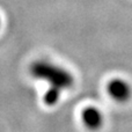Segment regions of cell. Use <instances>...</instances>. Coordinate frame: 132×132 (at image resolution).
Instances as JSON below:
<instances>
[{
  "label": "cell",
  "mask_w": 132,
  "mask_h": 132,
  "mask_svg": "<svg viewBox=\"0 0 132 132\" xmlns=\"http://www.w3.org/2000/svg\"><path fill=\"white\" fill-rule=\"evenodd\" d=\"M30 72L35 78L44 79L51 85V88L44 96L46 104H55L59 98V94L65 88L72 86L73 77L71 73L59 66L52 65L48 62H37L31 65Z\"/></svg>",
  "instance_id": "cell-1"
},
{
  "label": "cell",
  "mask_w": 132,
  "mask_h": 132,
  "mask_svg": "<svg viewBox=\"0 0 132 132\" xmlns=\"http://www.w3.org/2000/svg\"><path fill=\"white\" fill-rule=\"evenodd\" d=\"M108 93L118 102H125L131 96V87L122 79H114L108 84Z\"/></svg>",
  "instance_id": "cell-2"
},
{
  "label": "cell",
  "mask_w": 132,
  "mask_h": 132,
  "mask_svg": "<svg viewBox=\"0 0 132 132\" xmlns=\"http://www.w3.org/2000/svg\"><path fill=\"white\" fill-rule=\"evenodd\" d=\"M82 121H84L85 125L87 126L90 130H96L101 126L102 124V114L101 111H98L96 108L90 107L87 108V109L84 110L82 112Z\"/></svg>",
  "instance_id": "cell-3"
}]
</instances>
